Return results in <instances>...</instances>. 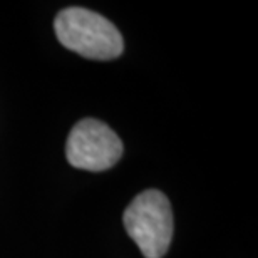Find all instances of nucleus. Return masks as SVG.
Here are the masks:
<instances>
[{"mask_svg":"<svg viewBox=\"0 0 258 258\" xmlns=\"http://www.w3.org/2000/svg\"><path fill=\"white\" fill-rule=\"evenodd\" d=\"M54 30L66 49L87 59L111 60L124 50V40L114 24L82 7L60 10L54 20Z\"/></svg>","mask_w":258,"mask_h":258,"instance_id":"obj_1","label":"nucleus"},{"mask_svg":"<svg viewBox=\"0 0 258 258\" xmlns=\"http://www.w3.org/2000/svg\"><path fill=\"white\" fill-rule=\"evenodd\" d=\"M124 228L144 258H163L173 240V211L166 195L146 189L122 215Z\"/></svg>","mask_w":258,"mask_h":258,"instance_id":"obj_2","label":"nucleus"},{"mask_svg":"<svg viewBox=\"0 0 258 258\" xmlns=\"http://www.w3.org/2000/svg\"><path fill=\"white\" fill-rule=\"evenodd\" d=\"M122 143L112 129L99 119L79 121L69 133L66 156L74 168L86 171H106L122 156Z\"/></svg>","mask_w":258,"mask_h":258,"instance_id":"obj_3","label":"nucleus"}]
</instances>
